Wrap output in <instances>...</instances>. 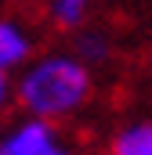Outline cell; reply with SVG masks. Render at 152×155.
<instances>
[{"mask_svg": "<svg viewBox=\"0 0 152 155\" xmlns=\"http://www.w3.org/2000/svg\"><path fill=\"white\" fill-rule=\"evenodd\" d=\"M0 155H76L62 123L36 116H18L0 130Z\"/></svg>", "mask_w": 152, "mask_h": 155, "instance_id": "obj_2", "label": "cell"}, {"mask_svg": "<svg viewBox=\"0 0 152 155\" xmlns=\"http://www.w3.org/2000/svg\"><path fill=\"white\" fill-rule=\"evenodd\" d=\"M109 155H152V116L123 123L109 141Z\"/></svg>", "mask_w": 152, "mask_h": 155, "instance_id": "obj_4", "label": "cell"}, {"mask_svg": "<svg viewBox=\"0 0 152 155\" xmlns=\"http://www.w3.org/2000/svg\"><path fill=\"white\" fill-rule=\"evenodd\" d=\"M94 94V69L73 51H43L15 76V105L22 116L69 123Z\"/></svg>", "mask_w": 152, "mask_h": 155, "instance_id": "obj_1", "label": "cell"}, {"mask_svg": "<svg viewBox=\"0 0 152 155\" xmlns=\"http://www.w3.org/2000/svg\"><path fill=\"white\" fill-rule=\"evenodd\" d=\"M36 58V36L22 18L0 15V72L18 76Z\"/></svg>", "mask_w": 152, "mask_h": 155, "instance_id": "obj_3", "label": "cell"}, {"mask_svg": "<svg viewBox=\"0 0 152 155\" xmlns=\"http://www.w3.org/2000/svg\"><path fill=\"white\" fill-rule=\"evenodd\" d=\"M73 54L83 61V65L98 69V65H105V61L112 58V36H109L105 29H91V25H83V29L73 33Z\"/></svg>", "mask_w": 152, "mask_h": 155, "instance_id": "obj_5", "label": "cell"}, {"mask_svg": "<svg viewBox=\"0 0 152 155\" xmlns=\"http://www.w3.org/2000/svg\"><path fill=\"white\" fill-rule=\"evenodd\" d=\"M91 11H94V0H47V22L69 36L91 22Z\"/></svg>", "mask_w": 152, "mask_h": 155, "instance_id": "obj_6", "label": "cell"}, {"mask_svg": "<svg viewBox=\"0 0 152 155\" xmlns=\"http://www.w3.org/2000/svg\"><path fill=\"white\" fill-rule=\"evenodd\" d=\"M11 105H15V76L0 72V116H4Z\"/></svg>", "mask_w": 152, "mask_h": 155, "instance_id": "obj_7", "label": "cell"}]
</instances>
